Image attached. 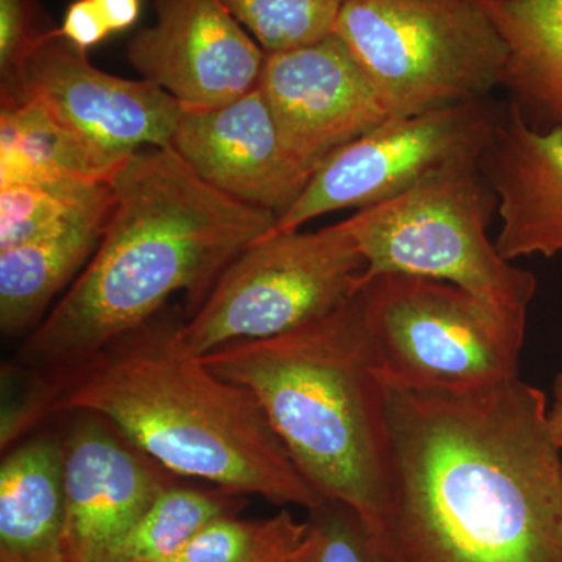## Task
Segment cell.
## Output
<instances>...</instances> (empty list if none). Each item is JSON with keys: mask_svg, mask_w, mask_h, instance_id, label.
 Returning <instances> with one entry per match:
<instances>
[{"mask_svg": "<svg viewBox=\"0 0 562 562\" xmlns=\"http://www.w3.org/2000/svg\"><path fill=\"white\" fill-rule=\"evenodd\" d=\"M541 390L390 391L376 541L392 562H562V450Z\"/></svg>", "mask_w": 562, "mask_h": 562, "instance_id": "obj_1", "label": "cell"}, {"mask_svg": "<svg viewBox=\"0 0 562 562\" xmlns=\"http://www.w3.org/2000/svg\"><path fill=\"white\" fill-rule=\"evenodd\" d=\"M110 183L114 206L98 250L22 344V364L44 375L90 361L179 292L194 313L225 268L277 224L276 214L199 179L172 149L136 151Z\"/></svg>", "mask_w": 562, "mask_h": 562, "instance_id": "obj_2", "label": "cell"}, {"mask_svg": "<svg viewBox=\"0 0 562 562\" xmlns=\"http://www.w3.org/2000/svg\"><path fill=\"white\" fill-rule=\"evenodd\" d=\"M168 306L138 330L47 384L38 416L95 414L166 472L276 505L319 508L286 447L241 384L176 341Z\"/></svg>", "mask_w": 562, "mask_h": 562, "instance_id": "obj_3", "label": "cell"}, {"mask_svg": "<svg viewBox=\"0 0 562 562\" xmlns=\"http://www.w3.org/2000/svg\"><path fill=\"white\" fill-rule=\"evenodd\" d=\"M201 358L257 397L303 479L322 501L358 514L376 539L390 472V390L373 360L361 290L321 319Z\"/></svg>", "mask_w": 562, "mask_h": 562, "instance_id": "obj_4", "label": "cell"}, {"mask_svg": "<svg viewBox=\"0 0 562 562\" xmlns=\"http://www.w3.org/2000/svg\"><path fill=\"white\" fill-rule=\"evenodd\" d=\"M376 369L390 391L469 394L519 379L527 314L447 281H362Z\"/></svg>", "mask_w": 562, "mask_h": 562, "instance_id": "obj_5", "label": "cell"}, {"mask_svg": "<svg viewBox=\"0 0 562 562\" xmlns=\"http://www.w3.org/2000/svg\"><path fill=\"white\" fill-rule=\"evenodd\" d=\"M335 33L390 117L484 101L508 47L476 0H346Z\"/></svg>", "mask_w": 562, "mask_h": 562, "instance_id": "obj_6", "label": "cell"}, {"mask_svg": "<svg viewBox=\"0 0 562 562\" xmlns=\"http://www.w3.org/2000/svg\"><path fill=\"white\" fill-rule=\"evenodd\" d=\"M494 211L497 198L482 166H471L422 181L342 222L366 261L361 283L387 273L424 277L528 312L538 280L491 241Z\"/></svg>", "mask_w": 562, "mask_h": 562, "instance_id": "obj_7", "label": "cell"}, {"mask_svg": "<svg viewBox=\"0 0 562 562\" xmlns=\"http://www.w3.org/2000/svg\"><path fill=\"white\" fill-rule=\"evenodd\" d=\"M366 261L344 222L316 232L268 233L221 273L176 341L194 357L272 338L327 316L357 294Z\"/></svg>", "mask_w": 562, "mask_h": 562, "instance_id": "obj_8", "label": "cell"}, {"mask_svg": "<svg viewBox=\"0 0 562 562\" xmlns=\"http://www.w3.org/2000/svg\"><path fill=\"white\" fill-rule=\"evenodd\" d=\"M502 111L484 99L387 117L322 162L271 233L301 231L325 214L368 209L432 177L482 166Z\"/></svg>", "mask_w": 562, "mask_h": 562, "instance_id": "obj_9", "label": "cell"}, {"mask_svg": "<svg viewBox=\"0 0 562 562\" xmlns=\"http://www.w3.org/2000/svg\"><path fill=\"white\" fill-rule=\"evenodd\" d=\"M155 22L127 44L140 79L181 109H216L260 83L266 52L221 0H154Z\"/></svg>", "mask_w": 562, "mask_h": 562, "instance_id": "obj_10", "label": "cell"}, {"mask_svg": "<svg viewBox=\"0 0 562 562\" xmlns=\"http://www.w3.org/2000/svg\"><path fill=\"white\" fill-rule=\"evenodd\" d=\"M292 154L319 168L336 150L390 117L338 36L266 54L258 83Z\"/></svg>", "mask_w": 562, "mask_h": 562, "instance_id": "obj_11", "label": "cell"}, {"mask_svg": "<svg viewBox=\"0 0 562 562\" xmlns=\"http://www.w3.org/2000/svg\"><path fill=\"white\" fill-rule=\"evenodd\" d=\"M171 149L214 190L277 221L316 172L284 144L258 87L216 109L181 110Z\"/></svg>", "mask_w": 562, "mask_h": 562, "instance_id": "obj_12", "label": "cell"}, {"mask_svg": "<svg viewBox=\"0 0 562 562\" xmlns=\"http://www.w3.org/2000/svg\"><path fill=\"white\" fill-rule=\"evenodd\" d=\"M61 438L65 457V562H109L151 502L168 486L165 469L95 414Z\"/></svg>", "mask_w": 562, "mask_h": 562, "instance_id": "obj_13", "label": "cell"}, {"mask_svg": "<svg viewBox=\"0 0 562 562\" xmlns=\"http://www.w3.org/2000/svg\"><path fill=\"white\" fill-rule=\"evenodd\" d=\"M29 95L102 149L128 158L143 147L171 149L181 105L150 81L111 76L58 31L29 60Z\"/></svg>", "mask_w": 562, "mask_h": 562, "instance_id": "obj_14", "label": "cell"}, {"mask_svg": "<svg viewBox=\"0 0 562 562\" xmlns=\"http://www.w3.org/2000/svg\"><path fill=\"white\" fill-rule=\"evenodd\" d=\"M482 171L497 198L495 246L505 260L562 254V128H536L503 106Z\"/></svg>", "mask_w": 562, "mask_h": 562, "instance_id": "obj_15", "label": "cell"}, {"mask_svg": "<svg viewBox=\"0 0 562 562\" xmlns=\"http://www.w3.org/2000/svg\"><path fill=\"white\" fill-rule=\"evenodd\" d=\"M114 206V192L65 227L0 250V328L29 335L98 250Z\"/></svg>", "mask_w": 562, "mask_h": 562, "instance_id": "obj_16", "label": "cell"}, {"mask_svg": "<svg viewBox=\"0 0 562 562\" xmlns=\"http://www.w3.org/2000/svg\"><path fill=\"white\" fill-rule=\"evenodd\" d=\"M61 438L35 436L0 464V562H65Z\"/></svg>", "mask_w": 562, "mask_h": 562, "instance_id": "obj_17", "label": "cell"}, {"mask_svg": "<svg viewBox=\"0 0 562 562\" xmlns=\"http://www.w3.org/2000/svg\"><path fill=\"white\" fill-rule=\"evenodd\" d=\"M508 47L502 87L525 120L562 128V0H476Z\"/></svg>", "mask_w": 562, "mask_h": 562, "instance_id": "obj_18", "label": "cell"}, {"mask_svg": "<svg viewBox=\"0 0 562 562\" xmlns=\"http://www.w3.org/2000/svg\"><path fill=\"white\" fill-rule=\"evenodd\" d=\"M125 160L74 131L35 95L0 105V187L111 181Z\"/></svg>", "mask_w": 562, "mask_h": 562, "instance_id": "obj_19", "label": "cell"}, {"mask_svg": "<svg viewBox=\"0 0 562 562\" xmlns=\"http://www.w3.org/2000/svg\"><path fill=\"white\" fill-rule=\"evenodd\" d=\"M233 492L168 484L133 525L109 562H166L216 517L233 514Z\"/></svg>", "mask_w": 562, "mask_h": 562, "instance_id": "obj_20", "label": "cell"}, {"mask_svg": "<svg viewBox=\"0 0 562 562\" xmlns=\"http://www.w3.org/2000/svg\"><path fill=\"white\" fill-rule=\"evenodd\" d=\"M111 192L110 181L58 180L0 187V250L65 227Z\"/></svg>", "mask_w": 562, "mask_h": 562, "instance_id": "obj_21", "label": "cell"}, {"mask_svg": "<svg viewBox=\"0 0 562 562\" xmlns=\"http://www.w3.org/2000/svg\"><path fill=\"white\" fill-rule=\"evenodd\" d=\"M308 532L310 524L297 522L288 512L258 522L224 514L166 562H255L297 550Z\"/></svg>", "mask_w": 562, "mask_h": 562, "instance_id": "obj_22", "label": "cell"}, {"mask_svg": "<svg viewBox=\"0 0 562 562\" xmlns=\"http://www.w3.org/2000/svg\"><path fill=\"white\" fill-rule=\"evenodd\" d=\"M266 54L327 38L346 0H221Z\"/></svg>", "mask_w": 562, "mask_h": 562, "instance_id": "obj_23", "label": "cell"}, {"mask_svg": "<svg viewBox=\"0 0 562 562\" xmlns=\"http://www.w3.org/2000/svg\"><path fill=\"white\" fill-rule=\"evenodd\" d=\"M58 31L40 0H0V105L29 98V60Z\"/></svg>", "mask_w": 562, "mask_h": 562, "instance_id": "obj_24", "label": "cell"}, {"mask_svg": "<svg viewBox=\"0 0 562 562\" xmlns=\"http://www.w3.org/2000/svg\"><path fill=\"white\" fill-rule=\"evenodd\" d=\"M317 538L316 562H392L358 514L338 502L310 512Z\"/></svg>", "mask_w": 562, "mask_h": 562, "instance_id": "obj_25", "label": "cell"}, {"mask_svg": "<svg viewBox=\"0 0 562 562\" xmlns=\"http://www.w3.org/2000/svg\"><path fill=\"white\" fill-rule=\"evenodd\" d=\"M60 32L81 50L98 46L111 35L94 0H74L63 18Z\"/></svg>", "mask_w": 562, "mask_h": 562, "instance_id": "obj_26", "label": "cell"}, {"mask_svg": "<svg viewBox=\"0 0 562 562\" xmlns=\"http://www.w3.org/2000/svg\"><path fill=\"white\" fill-rule=\"evenodd\" d=\"M94 3L111 35L127 31L138 21L140 0H94Z\"/></svg>", "mask_w": 562, "mask_h": 562, "instance_id": "obj_27", "label": "cell"}, {"mask_svg": "<svg viewBox=\"0 0 562 562\" xmlns=\"http://www.w3.org/2000/svg\"><path fill=\"white\" fill-rule=\"evenodd\" d=\"M547 424L554 443L562 450V371L553 383V402L547 412Z\"/></svg>", "mask_w": 562, "mask_h": 562, "instance_id": "obj_28", "label": "cell"}, {"mask_svg": "<svg viewBox=\"0 0 562 562\" xmlns=\"http://www.w3.org/2000/svg\"><path fill=\"white\" fill-rule=\"evenodd\" d=\"M316 554H317L316 532L313 531L312 525H310L308 538H306L305 546H303L302 552H301V554H299L297 562H316Z\"/></svg>", "mask_w": 562, "mask_h": 562, "instance_id": "obj_29", "label": "cell"}, {"mask_svg": "<svg viewBox=\"0 0 562 562\" xmlns=\"http://www.w3.org/2000/svg\"><path fill=\"white\" fill-rule=\"evenodd\" d=\"M306 538H308V536H306ZM305 542H303L297 550H292V552L272 554V557L262 558V560H258L255 562H297L299 554H301L303 546H305Z\"/></svg>", "mask_w": 562, "mask_h": 562, "instance_id": "obj_30", "label": "cell"}]
</instances>
